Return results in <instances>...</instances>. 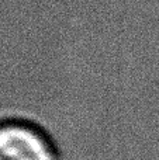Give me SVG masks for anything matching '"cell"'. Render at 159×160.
<instances>
[{
    "label": "cell",
    "mask_w": 159,
    "mask_h": 160,
    "mask_svg": "<svg viewBox=\"0 0 159 160\" xmlns=\"http://www.w3.org/2000/svg\"><path fill=\"white\" fill-rule=\"evenodd\" d=\"M0 160H61L52 135L27 117L0 119Z\"/></svg>",
    "instance_id": "6da1fadb"
}]
</instances>
